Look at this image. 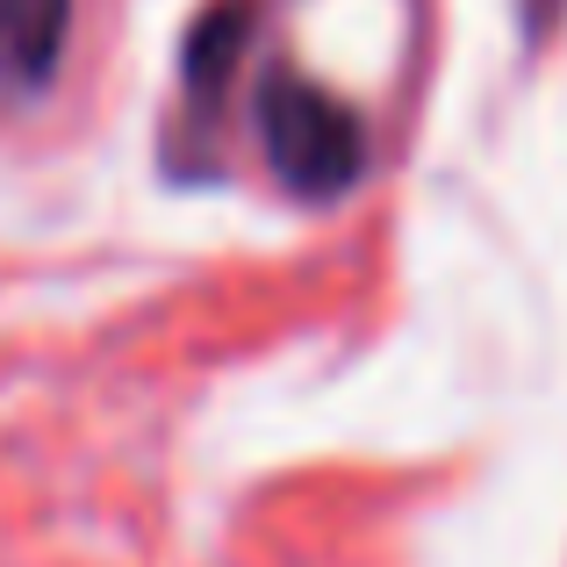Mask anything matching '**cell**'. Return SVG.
I'll list each match as a JSON object with an SVG mask.
<instances>
[{
	"label": "cell",
	"instance_id": "6da1fadb",
	"mask_svg": "<svg viewBox=\"0 0 567 567\" xmlns=\"http://www.w3.org/2000/svg\"><path fill=\"white\" fill-rule=\"evenodd\" d=\"M259 144H266L274 181L295 202H338V194H352L367 181V158H374L367 115L346 109L331 86H317L295 65H274L259 86Z\"/></svg>",
	"mask_w": 567,
	"mask_h": 567
},
{
	"label": "cell",
	"instance_id": "7a4b0ae2",
	"mask_svg": "<svg viewBox=\"0 0 567 567\" xmlns=\"http://www.w3.org/2000/svg\"><path fill=\"white\" fill-rule=\"evenodd\" d=\"M72 37V0H0V94L29 101L58 80Z\"/></svg>",
	"mask_w": 567,
	"mask_h": 567
},
{
	"label": "cell",
	"instance_id": "3957f363",
	"mask_svg": "<svg viewBox=\"0 0 567 567\" xmlns=\"http://www.w3.org/2000/svg\"><path fill=\"white\" fill-rule=\"evenodd\" d=\"M245 29H251V0H223V8L194 29V51H187V86L194 94H202L208 80H216V94H223L237 51H245Z\"/></svg>",
	"mask_w": 567,
	"mask_h": 567
}]
</instances>
